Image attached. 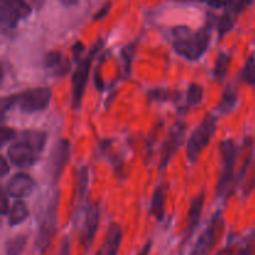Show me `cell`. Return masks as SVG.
<instances>
[{
	"instance_id": "7a4b0ae2",
	"label": "cell",
	"mask_w": 255,
	"mask_h": 255,
	"mask_svg": "<svg viewBox=\"0 0 255 255\" xmlns=\"http://www.w3.org/2000/svg\"><path fill=\"white\" fill-rule=\"evenodd\" d=\"M217 119L214 116H208L198 127L196 131L192 133L187 144V156L191 162L196 161L198 154L204 149V147L208 144L216 131Z\"/></svg>"
},
{
	"instance_id": "5bb4252c",
	"label": "cell",
	"mask_w": 255,
	"mask_h": 255,
	"mask_svg": "<svg viewBox=\"0 0 255 255\" xmlns=\"http://www.w3.org/2000/svg\"><path fill=\"white\" fill-rule=\"evenodd\" d=\"M204 204V194H199L196 198L192 201L191 207H189V221H188V227L186 229V238L184 241H188L192 237V234L196 231L197 226L199 224V221H201L202 216V209H203Z\"/></svg>"
},
{
	"instance_id": "9c48e42d",
	"label": "cell",
	"mask_w": 255,
	"mask_h": 255,
	"mask_svg": "<svg viewBox=\"0 0 255 255\" xmlns=\"http://www.w3.org/2000/svg\"><path fill=\"white\" fill-rule=\"evenodd\" d=\"M70 142L67 139L62 138L55 144L54 151L51 153V161H50V169H51V176L54 182L59 181L62 171L66 167L67 162L70 159Z\"/></svg>"
},
{
	"instance_id": "ac0fdd59",
	"label": "cell",
	"mask_w": 255,
	"mask_h": 255,
	"mask_svg": "<svg viewBox=\"0 0 255 255\" xmlns=\"http://www.w3.org/2000/svg\"><path fill=\"white\" fill-rule=\"evenodd\" d=\"M151 214L156 217L158 221H162L164 216V196L161 187L156 189L151 202Z\"/></svg>"
},
{
	"instance_id": "ba28073f",
	"label": "cell",
	"mask_w": 255,
	"mask_h": 255,
	"mask_svg": "<svg viewBox=\"0 0 255 255\" xmlns=\"http://www.w3.org/2000/svg\"><path fill=\"white\" fill-rule=\"evenodd\" d=\"M221 227V218L218 216H214L211 223L206 228V231L201 234L199 239L197 241L191 255H209L212 249H213L214 244H216L217 238H218V232Z\"/></svg>"
},
{
	"instance_id": "52a82bcc",
	"label": "cell",
	"mask_w": 255,
	"mask_h": 255,
	"mask_svg": "<svg viewBox=\"0 0 255 255\" xmlns=\"http://www.w3.org/2000/svg\"><path fill=\"white\" fill-rule=\"evenodd\" d=\"M37 154H39V152L24 141L12 143L7 149L9 161L14 166L20 167V168H27V167H31L32 164L36 163Z\"/></svg>"
},
{
	"instance_id": "d590c367",
	"label": "cell",
	"mask_w": 255,
	"mask_h": 255,
	"mask_svg": "<svg viewBox=\"0 0 255 255\" xmlns=\"http://www.w3.org/2000/svg\"><path fill=\"white\" fill-rule=\"evenodd\" d=\"M59 1L62 5H65V6H74V5H76L79 2V0H59Z\"/></svg>"
},
{
	"instance_id": "cb8c5ba5",
	"label": "cell",
	"mask_w": 255,
	"mask_h": 255,
	"mask_svg": "<svg viewBox=\"0 0 255 255\" xmlns=\"http://www.w3.org/2000/svg\"><path fill=\"white\" fill-rule=\"evenodd\" d=\"M233 17H232V15L229 14H224L223 16L219 19V22H218V34H219V37H223L224 35L228 34L229 31L232 30V27H233Z\"/></svg>"
},
{
	"instance_id": "d6a6232c",
	"label": "cell",
	"mask_w": 255,
	"mask_h": 255,
	"mask_svg": "<svg viewBox=\"0 0 255 255\" xmlns=\"http://www.w3.org/2000/svg\"><path fill=\"white\" fill-rule=\"evenodd\" d=\"M9 171H10V168H9V164H7L6 159H5V157H1V173H0V176L1 177L6 176V173Z\"/></svg>"
},
{
	"instance_id": "d4e9b609",
	"label": "cell",
	"mask_w": 255,
	"mask_h": 255,
	"mask_svg": "<svg viewBox=\"0 0 255 255\" xmlns=\"http://www.w3.org/2000/svg\"><path fill=\"white\" fill-rule=\"evenodd\" d=\"M243 79L247 84L255 85V56H252L244 66Z\"/></svg>"
},
{
	"instance_id": "ffe728a7",
	"label": "cell",
	"mask_w": 255,
	"mask_h": 255,
	"mask_svg": "<svg viewBox=\"0 0 255 255\" xmlns=\"http://www.w3.org/2000/svg\"><path fill=\"white\" fill-rule=\"evenodd\" d=\"M1 1L5 2L9 7H11L19 15L20 19L29 16L30 12H31V9L25 0H1Z\"/></svg>"
},
{
	"instance_id": "4316f807",
	"label": "cell",
	"mask_w": 255,
	"mask_h": 255,
	"mask_svg": "<svg viewBox=\"0 0 255 255\" xmlns=\"http://www.w3.org/2000/svg\"><path fill=\"white\" fill-rule=\"evenodd\" d=\"M227 9L229 14H239L246 9L249 4V0H227Z\"/></svg>"
},
{
	"instance_id": "277c9868",
	"label": "cell",
	"mask_w": 255,
	"mask_h": 255,
	"mask_svg": "<svg viewBox=\"0 0 255 255\" xmlns=\"http://www.w3.org/2000/svg\"><path fill=\"white\" fill-rule=\"evenodd\" d=\"M51 101V90L47 87H36L20 95L19 106L24 114H35L44 111Z\"/></svg>"
},
{
	"instance_id": "3957f363",
	"label": "cell",
	"mask_w": 255,
	"mask_h": 255,
	"mask_svg": "<svg viewBox=\"0 0 255 255\" xmlns=\"http://www.w3.org/2000/svg\"><path fill=\"white\" fill-rule=\"evenodd\" d=\"M57 201H59V197H57V194H55L52 197V201L47 206L46 212H45L41 223H40L39 233H37L36 238V249L40 253H44L46 251L50 241L54 236L57 219Z\"/></svg>"
},
{
	"instance_id": "2e32d148",
	"label": "cell",
	"mask_w": 255,
	"mask_h": 255,
	"mask_svg": "<svg viewBox=\"0 0 255 255\" xmlns=\"http://www.w3.org/2000/svg\"><path fill=\"white\" fill-rule=\"evenodd\" d=\"M27 217H29V209L26 204L21 201H16L9 209V226H19L22 222L26 221Z\"/></svg>"
},
{
	"instance_id": "d6986e66",
	"label": "cell",
	"mask_w": 255,
	"mask_h": 255,
	"mask_svg": "<svg viewBox=\"0 0 255 255\" xmlns=\"http://www.w3.org/2000/svg\"><path fill=\"white\" fill-rule=\"evenodd\" d=\"M0 17H1L2 26L7 27V29H12V27L16 26L17 20L20 19L19 15L2 1L0 4Z\"/></svg>"
},
{
	"instance_id": "7c38bea8",
	"label": "cell",
	"mask_w": 255,
	"mask_h": 255,
	"mask_svg": "<svg viewBox=\"0 0 255 255\" xmlns=\"http://www.w3.org/2000/svg\"><path fill=\"white\" fill-rule=\"evenodd\" d=\"M184 127L183 125L181 126H174V128L172 129L171 136L168 137V139L166 141L163 146V151H162V159H161V167L164 168L166 164L168 163L169 159H171L172 154L176 152V149L178 148V146L181 144L182 137H183Z\"/></svg>"
},
{
	"instance_id": "f1b7e54d",
	"label": "cell",
	"mask_w": 255,
	"mask_h": 255,
	"mask_svg": "<svg viewBox=\"0 0 255 255\" xmlns=\"http://www.w3.org/2000/svg\"><path fill=\"white\" fill-rule=\"evenodd\" d=\"M15 136H16V132H15V129L2 126L1 131H0V139H1V146H4V144H6L7 142H10L11 139H14Z\"/></svg>"
},
{
	"instance_id": "e0dca14e",
	"label": "cell",
	"mask_w": 255,
	"mask_h": 255,
	"mask_svg": "<svg viewBox=\"0 0 255 255\" xmlns=\"http://www.w3.org/2000/svg\"><path fill=\"white\" fill-rule=\"evenodd\" d=\"M27 243V237L25 234H19L14 238H10L5 244L6 255H21Z\"/></svg>"
},
{
	"instance_id": "44dd1931",
	"label": "cell",
	"mask_w": 255,
	"mask_h": 255,
	"mask_svg": "<svg viewBox=\"0 0 255 255\" xmlns=\"http://www.w3.org/2000/svg\"><path fill=\"white\" fill-rule=\"evenodd\" d=\"M237 104V94L233 89H228L226 91V94L223 95V99H222L221 105H219V110H221L223 114H228L229 111L234 109Z\"/></svg>"
},
{
	"instance_id": "4fadbf2b",
	"label": "cell",
	"mask_w": 255,
	"mask_h": 255,
	"mask_svg": "<svg viewBox=\"0 0 255 255\" xmlns=\"http://www.w3.org/2000/svg\"><path fill=\"white\" fill-rule=\"evenodd\" d=\"M121 237L122 232L120 226L117 224H112L110 227L109 232H107L106 239H105L104 244L97 252L96 255H117L119 252L120 244H121Z\"/></svg>"
},
{
	"instance_id": "9a60e30c",
	"label": "cell",
	"mask_w": 255,
	"mask_h": 255,
	"mask_svg": "<svg viewBox=\"0 0 255 255\" xmlns=\"http://www.w3.org/2000/svg\"><path fill=\"white\" fill-rule=\"evenodd\" d=\"M21 141L26 142L40 153L46 143V133L42 131H36V129H29V131H24L21 133Z\"/></svg>"
},
{
	"instance_id": "30bf717a",
	"label": "cell",
	"mask_w": 255,
	"mask_h": 255,
	"mask_svg": "<svg viewBox=\"0 0 255 255\" xmlns=\"http://www.w3.org/2000/svg\"><path fill=\"white\" fill-rule=\"evenodd\" d=\"M35 188V181L26 173H17L6 184V194L14 198H25Z\"/></svg>"
},
{
	"instance_id": "1f68e13d",
	"label": "cell",
	"mask_w": 255,
	"mask_h": 255,
	"mask_svg": "<svg viewBox=\"0 0 255 255\" xmlns=\"http://www.w3.org/2000/svg\"><path fill=\"white\" fill-rule=\"evenodd\" d=\"M202 1H204L212 7H221L222 5H224L223 0H202Z\"/></svg>"
},
{
	"instance_id": "e575fe53",
	"label": "cell",
	"mask_w": 255,
	"mask_h": 255,
	"mask_svg": "<svg viewBox=\"0 0 255 255\" xmlns=\"http://www.w3.org/2000/svg\"><path fill=\"white\" fill-rule=\"evenodd\" d=\"M151 247H152V242H151V241L147 242L146 246H144L143 248H142V251L139 252V253L137 254V255H148L149 251H151Z\"/></svg>"
},
{
	"instance_id": "8fae6325",
	"label": "cell",
	"mask_w": 255,
	"mask_h": 255,
	"mask_svg": "<svg viewBox=\"0 0 255 255\" xmlns=\"http://www.w3.org/2000/svg\"><path fill=\"white\" fill-rule=\"evenodd\" d=\"M99 219H100V209L97 204H92L89 207L86 213V218H85L84 229H82V244H84L85 249H89L91 247L92 242H94L95 234L97 232V227H99Z\"/></svg>"
},
{
	"instance_id": "8d00e7d4",
	"label": "cell",
	"mask_w": 255,
	"mask_h": 255,
	"mask_svg": "<svg viewBox=\"0 0 255 255\" xmlns=\"http://www.w3.org/2000/svg\"><path fill=\"white\" fill-rule=\"evenodd\" d=\"M232 254V249H224V251H222L221 253L219 254H217V255H231Z\"/></svg>"
},
{
	"instance_id": "83f0119b",
	"label": "cell",
	"mask_w": 255,
	"mask_h": 255,
	"mask_svg": "<svg viewBox=\"0 0 255 255\" xmlns=\"http://www.w3.org/2000/svg\"><path fill=\"white\" fill-rule=\"evenodd\" d=\"M61 54L57 51H52L45 56V66H46L47 69H57V66L61 65Z\"/></svg>"
},
{
	"instance_id": "7402d4cb",
	"label": "cell",
	"mask_w": 255,
	"mask_h": 255,
	"mask_svg": "<svg viewBox=\"0 0 255 255\" xmlns=\"http://www.w3.org/2000/svg\"><path fill=\"white\" fill-rule=\"evenodd\" d=\"M229 61H231V56L229 54H221L218 57V61H217L216 71H214V75H216L217 79H224V76L227 75V70H228Z\"/></svg>"
},
{
	"instance_id": "f546056e",
	"label": "cell",
	"mask_w": 255,
	"mask_h": 255,
	"mask_svg": "<svg viewBox=\"0 0 255 255\" xmlns=\"http://www.w3.org/2000/svg\"><path fill=\"white\" fill-rule=\"evenodd\" d=\"M15 100H16V97L15 96H7V97H4V99L1 100V112L2 114H4L6 110H9L12 105H14Z\"/></svg>"
},
{
	"instance_id": "836d02e7",
	"label": "cell",
	"mask_w": 255,
	"mask_h": 255,
	"mask_svg": "<svg viewBox=\"0 0 255 255\" xmlns=\"http://www.w3.org/2000/svg\"><path fill=\"white\" fill-rule=\"evenodd\" d=\"M1 213L6 214L7 213V197L6 193H2V202H1Z\"/></svg>"
},
{
	"instance_id": "4dcf8cb0",
	"label": "cell",
	"mask_w": 255,
	"mask_h": 255,
	"mask_svg": "<svg viewBox=\"0 0 255 255\" xmlns=\"http://www.w3.org/2000/svg\"><path fill=\"white\" fill-rule=\"evenodd\" d=\"M59 255H70V242L69 238H64L61 247H60Z\"/></svg>"
},
{
	"instance_id": "5b68a950",
	"label": "cell",
	"mask_w": 255,
	"mask_h": 255,
	"mask_svg": "<svg viewBox=\"0 0 255 255\" xmlns=\"http://www.w3.org/2000/svg\"><path fill=\"white\" fill-rule=\"evenodd\" d=\"M99 50V47L95 46L92 50L91 54L89 56L85 57L81 62L79 64V67L75 71L74 77H72V99L71 104L74 109H77L81 104L82 95H84L85 87H86L87 79H89V71L90 66H91L92 59H94V55L96 54V51Z\"/></svg>"
},
{
	"instance_id": "6da1fadb",
	"label": "cell",
	"mask_w": 255,
	"mask_h": 255,
	"mask_svg": "<svg viewBox=\"0 0 255 255\" xmlns=\"http://www.w3.org/2000/svg\"><path fill=\"white\" fill-rule=\"evenodd\" d=\"M209 31L207 27L194 32L184 26L173 29V47L179 55L188 60L201 59L209 45Z\"/></svg>"
},
{
	"instance_id": "603a6c76",
	"label": "cell",
	"mask_w": 255,
	"mask_h": 255,
	"mask_svg": "<svg viewBox=\"0 0 255 255\" xmlns=\"http://www.w3.org/2000/svg\"><path fill=\"white\" fill-rule=\"evenodd\" d=\"M87 184H89V171H87V167L84 166L81 167V169L79 171V176H77V189H79L80 198H82L87 189Z\"/></svg>"
},
{
	"instance_id": "484cf974",
	"label": "cell",
	"mask_w": 255,
	"mask_h": 255,
	"mask_svg": "<svg viewBox=\"0 0 255 255\" xmlns=\"http://www.w3.org/2000/svg\"><path fill=\"white\" fill-rule=\"evenodd\" d=\"M202 95H203V90L198 85H192L188 90V104L191 106H196V105L201 104Z\"/></svg>"
},
{
	"instance_id": "8992f818",
	"label": "cell",
	"mask_w": 255,
	"mask_h": 255,
	"mask_svg": "<svg viewBox=\"0 0 255 255\" xmlns=\"http://www.w3.org/2000/svg\"><path fill=\"white\" fill-rule=\"evenodd\" d=\"M221 152L223 156V173H222L221 179L218 183V194L224 196L228 191L229 186L233 179V171H234V162H236V146L232 141H224L221 144Z\"/></svg>"
}]
</instances>
